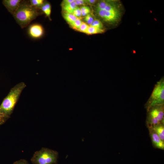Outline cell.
Returning a JSON list of instances; mask_svg holds the SVG:
<instances>
[{
    "label": "cell",
    "instance_id": "obj_1",
    "mask_svg": "<svg viewBox=\"0 0 164 164\" xmlns=\"http://www.w3.org/2000/svg\"><path fill=\"white\" fill-rule=\"evenodd\" d=\"M96 13L104 21L114 24L120 20L122 14V6L117 0H106L101 9L95 8Z\"/></svg>",
    "mask_w": 164,
    "mask_h": 164
},
{
    "label": "cell",
    "instance_id": "obj_2",
    "mask_svg": "<svg viewBox=\"0 0 164 164\" xmlns=\"http://www.w3.org/2000/svg\"><path fill=\"white\" fill-rule=\"evenodd\" d=\"M32 6L29 2L22 1L16 11L12 15L16 22L22 28L26 27L41 13Z\"/></svg>",
    "mask_w": 164,
    "mask_h": 164
},
{
    "label": "cell",
    "instance_id": "obj_3",
    "mask_svg": "<svg viewBox=\"0 0 164 164\" xmlns=\"http://www.w3.org/2000/svg\"><path fill=\"white\" fill-rule=\"evenodd\" d=\"M26 86L25 84L22 82L11 89L0 105V113L10 117L22 91Z\"/></svg>",
    "mask_w": 164,
    "mask_h": 164
},
{
    "label": "cell",
    "instance_id": "obj_4",
    "mask_svg": "<svg viewBox=\"0 0 164 164\" xmlns=\"http://www.w3.org/2000/svg\"><path fill=\"white\" fill-rule=\"evenodd\" d=\"M58 157L57 151L43 148L34 153L31 161L33 164H56Z\"/></svg>",
    "mask_w": 164,
    "mask_h": 164
},
{
    "label": "cell",
    "instance_id": "obj_5",
    "mask_svg": "<svg viewBox=\"0 0 164 164\" xmlns=\"http://www.w3.org/2000/svg\"><path fill=\"white\" fill-rule=\"evenodd\" d=\"M164 104V77H162L155 85L151 94L145 104L147 110L153 106Z\"/></svg>",
    "mask_w": 164,
    "mask_h": 164
},
{
    "label": "cell",
    "instance_id": "obj_6",
    "mask_svg": "<svg viewBox=\"0 0 164 164\" xmlns=\"http://www.w3.org/2000/svg\"><path fill=\"white\" fill-rule=\"evenodd\" d=\"M146 111L145 123L148 128L164 122V104L151 107Z\"/></svg>",
    "mask_w": 164,
    "mask_h": 164
},
{
    "label": "cell",
    "instance_id": "obj_7",
    "mask_svg": "<svg viewBox=\"0 0 164 164\" xmlns=\"http://www.w3.org/2000/svg\"><path fill=\"white\" fill-rule=\"evenodd\" d=\"M27 33L31 38L37 39L43 36L44 30L43 26L38 23H34L30 25L27 29Z\"/></svg>",
    "mask_w": 164,
    "mask_h": 164
},
{
    "label": "cell",
    "instance_id": "obj_8",
    "mask_svg": "<svg viewBox=\"0 0 164 164\" xmlns=\"http://www.w3.org/2000/svg\"><path fill=\"white\" fill-rule=\"evenodd\" d=\"M149 135L153 147L164 150V141L162 140L152 128H148Z\"/></svg>",
    "mask_w": 164,
    "mask_h": 164
},
{
    "label": "cell",
    "instance_id": "obj_9",
    "mask_svg": "<svg viewBox=\"0 0 164 164\" xmlns=\"http://www.w3.org/2000/svg\"><path fill=\"white\" fill-rule=\"evenodd\" d=\"M21 1V0H3L2 3L12 15L18 8Z\"/></svg>",
    "mask_w": 164,
    "mask_h": 164
},
{
    "label": "cell",
    "instance_id": "obj_10",
    "mask_svg": "<svg viewBox=\"0 0 164 164\" xmlns=\"http://www.w3.org/2000/svg\"><path fill=\"white\" fill-rule=\"evenodd\" d=\"M150 128H152L160 138L164 141V122Z\"/></svg>",
    "mask_w": 164,
    "mask_h": 164
},
{
    "label": "cell",
    "instance_id": "obj_11",
    "mask_svg": "<svg viewBox=\"0 0 164 164\" xmlns=\"http://www.w3.org/2000/svg\"><path fill=\"white\" fill-rule=\"evenodd\" d=\"M40 9L41 10L47 17L50 19L51 6L49 2L45 1Z\"/></svg>",
    "mask_w": 164,
    "mask_h": 164
},
{
    "label": "cell",
    "instance_id": "obj_12",
    "mask_svg": "<svg viewBox=\"0 0 164 164\" xmlns=\"http://www.w3.org/2000/svg\"><path fill=\"white\" fill-rule=\"evenodd\" d=\"M63 10L65 13H72L75 9L77 7L75 0L67 5L61 6Z\"/></svg>",
    "mask_w": 164,
    "mask_h": 164
},
{
    "label": "cell",
    "instance_id": "obj_13",
    "mask_svg": "<svg viewBox=\"0 0 164 164\" xmlns=\"http://www.w3.org/2000/svg\"><path fill=\"white\" fill-rule=\"evenodd\" d=\"M104 29H101L89 26L85 33L88 35H92L101 33L104 32Z\"/></svg>",
    "mask_w": 164,
    "mask_h": 164
},
{
    "label": "cell",
    "instance_id": "obj_14",
    "mask_svg": "<svg viewBox=\"0 0 164 164\" xmlns=\"http://www.w3.org/2000/svg\"><path fill=\"white\" fill-rule=\"evenodd\" d=\"M63 16L65 21L69 24L73 22L78 18L71 13H64Z\"/></svg>",
    "mask_w": 164,
    "mask_h": 164
},
{
    "label": "cell",
    "instance_id": "obj_15",
    "mask_svg": "<svg viewBox=\"0 0 164 164\" xmlns=\"http://www.w3.org/2000/svg\"><path fill=\"white\" fill-rule=\"evenodd\" d=\"M29 2L32 6L37 9H40L45 1L43 0H30Z\"/></svg>",
    "mask_w": 164,
    "mask_h": 164
},
{
    "label": "cell",
    "instance_id": "obj_16",
    "mask_svg": "<svg viewBox=\"0 0 164 164\" xmlns=\"http://www.w3.org/2000/svg\"><path fill=\"white\" fill-rule=\"evenodd\" d=\"M82 22L79 18H77L74 21L70 24L69 25L72 28L77 30Z\"/></svg>",
    "mask_w": 164,
    "mask_h": 164
},
{
    "label": "cell",
    "instance_id": "obj_17",
    "mask_svg": "<svg viewBox=\"0 0 164 164\" xmlns=\"http://www.w3.org/2000/svg\"><path fill=\"white\" fill-rule=\"evenodd\" d=\"M82 16H85L89 14L91 12L90 8L87 6L84 5L81 6L80 8Z\"/></svg>",
    "mask_w": 164,
    "mask_h": 164
},
{
    "label": "cell",
    "instance_id": "obj_18",
    "mask_svg": "<svg viewBox=\"0 0 164 164\" xmlns=\"http://www.w3.org/2000/svg\"><path fill=\"white\" fill-rule=\"evenodd\" d=\"M101 29H103L104 26L102 22L99 20L95 19L90 25Z\"/></svg>",
    "mask_w": 164,
    "mask_h": 164
},
{
    "label": "cell",
    "instance_id": "obj_19",
    "mask_svg": "<svg viewBox=\"0 0 164 164\" xmlns=\"http://www.w3.org/2000/svg\"><path fill=\"white\" fill-rule=\"evenodd\" d=\"M89 26V25L87 23L82 22L77 30L81 32L85 33Z\"/></svg>",
    "mask_w": 164,
    "mask_h": 164
},
{
    "label": "cell",
    "instance_id": "obj_20",
    "mask_svg": "<svg viewBox=\"0 0 164 164\" xmlns=\"http://www.w3.org/2000/svg\"><path fill=\"white\" fill-rule=\"evenodd\" d=\"M94 19L93 16L89 14L85 16L84 18V20L89 26L91 24Z\"/></svg>",
    "mask_w": 164,
    "mask_h": 164
},
{
    "label": "cell",
    "instance_id": "obj_21",
    "mask_svg": "<svg viewBox=\"0 0 164 164\" xmlns=\"http://www.w3.org/2000/svg\"><path fill=\"white\" fill-rule=\"evenodd\" d=\"M9 117L4 114L0 113V125L4 124Z\"/></svg>",
    "mask_w": 164,
    "mask_h": 164
},
{
    "label": "cell",
    "instance_id": "obj_22",
    "mask_svg": "<svg viewBox=\"0 0 164 164\" xmlns=\"http://www.w3.org/2000/svg\"><path fill=\"white\" fill-rule=\"evenodd\" d=\"M72 14L76 17L79 18L82 16L80 8L77 7L73 11Z\"/></svg>",
    "mask_w": 164,
    "mask_h": 164
},
{
    "label": "cell",
    "instance_id": "obj_23",
    "mask_svg": "<svg viewBox=\"0 0 164 164\" xmlns=\"http://www.w3.org/2000/svg\"><path fill=\"white\" fill-rule=\"evenodd\" d=\"M75 2L76 5H85L87 3L86 0H75Z\"/></svg>",
    "mask_w": 164,
    "mask_h": 164
},
{
    "label": "cell",
    "instance_id": "obj_24",
    "mask_svg": "<svg viewBox=\"0 0 164 164\" xmlns=\"http://www.w3.org/2000/svg\"><path fill=\"white\" fill-rule=\"evenodd\" d=\"M12 164H29L28 162L24 159H21L14 162Z\"/></svg>",
    "mask_w": 164,
    "mask_h": 164
},
{
    "label": "cell",
    "instance_id": "obj_25",
    "mask_svg": "<svg viewBox=\"0 0 164 164\" xmlns=\"http://www.w3.org/2000/svg\"><path fill=\"white\" fill-rule=\"evenodd\" d=\"M74 0H63L61 3V6L67 5L74 1Z\"/></svg>",
    "mask_w": 164,
    "mask_h": 164
},
{
    "label": "cell",
    "instance_id": "obj_26",
    "mask_svg": "<svg viewBox=\"0 0 164 164\" xmlns=\"http://www.w3.org/2000/svg\"><path fill=\"white\" fill-rule=\"evenodd\" d=\"M87 3L90 5L94 4L97 2L95 0H86Z\"/></svg>",
    "mask_w": 164,
    "mask_h": 164
}]
</instances>
